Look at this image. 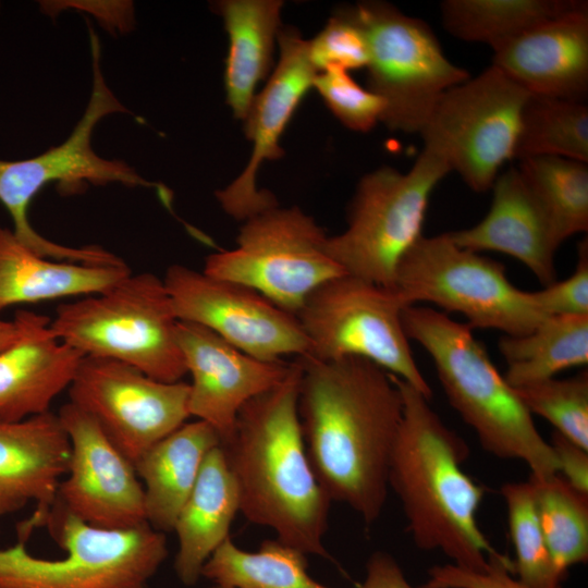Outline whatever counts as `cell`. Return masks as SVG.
Here are the masks:
<instances>
[{
	"mask_svg": "<svg viewBox=\"0 0 588 588\" xmlns=\"http://www.w3.org/2000/svg\"><path fill=\"white\" fill-rule=\"evenodd\" d=\"M298 358L297 411L315 477L332 501L372 525L387 501L402 392L393 375L364 358Z\"/></svg>",
	"mask_w": 588,
	"mask_h": 588,
	"instance_id": "obj_1",
	"label": "cell"
},
{
	"mask_svg": "<svg viewBox=\"0 0 588 588\" xmlns=\"http://www.w3.org/2000/svg\"><path fill=\"white\" fill-rule=\"evenodd\" d=\"M302 364L240 409L220 443L235 479L240 511L305 554L330 559L323 544L331 499L309 464L297 411Z\"/></svg>",
	"mask_w": 588,
	"mask_h": 588,
	"instance_id": "obj_2",
	"label": "cell"
},
{
	"mask_svg": "<svg viewBox=\"0 0 588 588\" xmlns=\"http://www.w3.org/2000/svg\"><path fill=\"white\" fill-rule=\"evenodd\" d=\"M393 377L404 406L388 485L400 499L413 541L420 550L444 553L457 566L481 571L498 551L477 524L485 490L462 468L469 448L428 397Z\"/></svg>",
	"mask_w": 588,
	"mask_h": 588,
	"instance_id": "obj_3",
	"label": "cell"
},
{
	"mask_svg": "<svg viewBox=\"0 0 588 588\" xmlns=\"http://www.w3.org/2000/svg\"><path fill=\"white\" fill-rule=\"evenodd\" d=\"M402 320L407 338L430 355L451 406L486 452L525 462L536 478L559 473L550 443L467 323L416 305L404 308Z\"/></svg>",
	"mask_w": 588,
	"mask_h": 588,
	"instance_id": "obj_4",
	"label": "cell"
},
{
	"mask_svg": "<svg viewBox=\"0 0 588 588\" xmlns=\"http://www.w3.org/2000/svg\"><path fill=\"white\" fill-rule=\"evenodd\" d=\"M89 36L93 87L82 118L62 144L28 159H0V203L12 219L13 233L39 256L78 264L114 265L119 262L114 254L99 246L69 247L54 243L37 232L28 219L32 200L50 183H57L59 191L65 195L79 193L88 184L156 186L126 162L105 159L93 149L91 137L96 125L109 114L127 110L105 81L100 66V44L90 26Z\"/></svg>",
	"mask_w": 588,
	"mask_h": 588,
	"instance_id": "obj_5",
	"label": "cell"
},
{
	"mask_svg": "<svg viewBox=\"0 0 588 588\" xmlns=\"http://www.w3.org/2000/svg\"><path fill=\"white\" fill-rule=\"evenodd\" d=\"M177 321L163 279L143 272L101 293L60 304L50 329L84 356L121 362L156 380L176 382L187 373Z\"/></svg>",
	"mask_w": 588,
	"mask_h": 588,
	"instance_id": "obj_6",
	"label": "cell"
},
{
	"mask_svg": "<svg viewBox=\"0 0 588 588\" xmlns=\"http://www.w3.org/2000/svg\"><path fill=\"white\" fill-rule=\"evenodd\" d=\"M42 526L65 555L35 556L22 540L0 547V588H146L168 554L164 534L148 523L124 530L101 529L57 500Z\"/></svg>",
	"mask_w": 588,
	"mask_h": 588,
	"instance_id": "obj_7",
	"label": "cell"
},
{
	"mask_svg": "<svg viewBox=\"0 0 588 588\" xmlns=\"http://www.w3.org/2000/svg\"><path fill=\"white\" fill-rule=\"evenodd\" d=\"M450 171L442 157L422 147L406 173L382 167L366 174L346 230L327 238L329 256L345 273L394 289L401 260L422 236L430 196Z\"/></svg>",
	"mask_w": 588,
	"mask_h": 588,
	"instance_id": "obj_8",
	"label": "cell"
},
{
	"mask_svg": "<svg viewBox=\"0 0 588 588\" xmlns=\"http://www.w3.org/2000/svg\"><path fill=\"white\" fill-rule=\"evenodd\" d=\"M407 305L395 289L344 273L317 287L296 317L308 341L307 357L367 359L407 382L429 400L402 315Z\"/></svg>",
	"mask_w": 588,
	"mask_h": 588,
	"instance_id": "obj_9",
	"label": "cell"
},
{
	"mask_svg": "<svg viewBox=\"0 0 588 588\" xmlns=\"http://www.w3.org/2000/svg\"><path fill=\"white\" fill-rule=\"evenodd\" d=\"M394 289L407 305L429 302L467 324L505 335L532 331L547 317L531 292L507 279L503 264L457 246L449 233L421 236L401 260Z\"/></svg>",
	"mask_w": 588,
	"mask_h": 588,
	"instance_id": "obj_10",
	"label": "cell"
},
{
	"mask_svg": "<svg viewBox=\"0 0 588 588\" xmlns=\"http://www.w3.org/2000/svg\"><path fill=\"white\" fill-rule=\"evenodd\" d=\"M369 48L368 89L385 102L381 121L392 131L419 134L441 96L467 81L431 27L382 1L351 7Z\"/></svg>",
	"mask_w": 588,
	"mask_h": 588,
	"instance_id": "obj_11",
	"label": "cell"
},
{
	"mask_svg": "<svg viewBox=\"0 0 588 588\" xmlns=\"http://www.w3.org/2000/svg\"><path fill=\"white\" fill-rule=\"evenodd\" d=\"M327 238L298 207L275 206L246 219L237 246L209 255L203 272L246 285L296 316L317 287L345 273Z\"/></svg>",
	"mask_w": 588,
	"mask_h": 588,
	"instance_id": "obj_12",
	"label": "cell"
},
{
	"mask_svg": "<svg viewBox=\"0 0 588 588\" xmlns=\"http://www.w3.org/2000/svg\"><path fill=\"white\" fill-rule=\"evenodd\" d=\"M530 96L494 65L448 89L420 131L424 147L449 164L466 185L490 189L514 159L522 109Z\"/></svg>",
	"mask_w": 588,
	"mask_h": 588,
	"instance_id": "obj_13",
	"label": "cell"
},
{
	"mask_svg": "<svg viewBox=\"0 0 588 588\" xmlns=\"http://www.w3.org/2000/svg\"><path fill=\"white\" fill-rule=\"evenodd\" d=\"M68 389L70 403L133 464L191 416L189 383L159 381L112 359L83 356Z\"/></svg>",
	"mask_w": 588,
	"mask_h": 588,
	"instance_id": "obj_14",
	"label": "cell"
},
{
	"mask_svg": "<svg viewBox=\"0 0 588 588\" xmlns=\"http://www.w3.org/2000/svg\"><path fill=\"white\" fill-rule=\"evenodd\" d=\"M163 282L179 320L203 326L257 359L308 354L297 317L246 285L182 265L170 266Z\"/></svg>",
	"mask_w": 588,
	"mask_h": 588,
	"instance_id": "obj_15",
	"label": "cell"
},
{
	"mask_svg": "<svg viewBox=\"0 0 588 588\" xmlns=\"http://www.w3.org/2000/svg\"><path fill=\"white\" fill-rule=\"evenodd\" d=\"M58 416L71 454L56 500L93 527L124 530L147 524L144 488L134 464L74 404H64Z\"/></svg>",
	"mask_w": 588,
	"mask_h": 588,
	"instance_id": "obj_16",
	"label": "cell"
},
{
	"mask_svg": "<svg viewBox=\"0 0 588 588\" xmlns=\"http://www.w3.org/2000/svg\"><path fill=\"white\" fill-rule=\"evenodd\" d=\"M279 63L245 119V133L253 142L252 157L242 174L216 193L222 208L238 220L278 206L273 195L258 191L256 175L265 160L283 155L280 137L299 101L313 87L317 70L309 58L308 40L293 28L279 29Z\"/></svg>",
	"mask_w": 588,
	"mask_h": 588,
	"instance_id": "obj_17",
	"label": "cell"
},
{
	"mask_svg": "<svg viewBox=\"0 0 588 588\" xmlns=\"http://www.w3.org/2000/svg\"><path fill=\"white\" fill-rule=\"evenodd\" d=\"M176 339L192 377L189 415L209 424L221 442L233 430L242 406L279 384L291 367L284 360L257 359L193 322L179 320Z\"/></svg>",
	"mask_w": 588,
	"mask_h": 588,
	"instance_id": "obj_18",
	"label": "cell"
},
{
	"mask_svg": "<svg viewBox=\"0 0 588 588\" xmlns=\"http://www.w3.org/2000/svg\"><path fill=\"white\" fill-rule=\"evenodd\" d=\"M70 454L58 414L47 412L17 421L0 418V517L29 502L36 504L34 514L17 526L20 540L26 541L41 527L68 473Z\"/></svg>",
	"mask_w": 588,
	"mask_h": 588,
	"instance_id": "obj_19",
	"label": "cell"
},
{
	"mask_svg": "<svg viewBox=\"0 0 588 588\" xmlns=\"http://www.w3.org/2000/svg\"><path fill=\"white\" fill-rule=\"evenodd\" d=\"M492 50V65L530 95L584 101L588 93V4L585 1Z\"/></svg>",
	"mask_w": 588,
	"mask_h": 588,
	"instance_id": "obj_20",
	"label": "cell"
},
{
	"mask_svg": "<svg viewBox=\"0 0 588 588\" xmlns=\"http://www.w3.org/2000/svg\"><path fill=\"white\" fill-rule=\"evenodd\" d=\"M486 217L471 228L448 232L460 247L499 252L524 264L543 284L555 281L554 257L561 246L555 230L518 168L500 173Z\"/></svg>",
	"mask_w": 588,
	"mask_h": 588,
	"instance_id": "obj_21",
	"label": "cell"
},
{
	"mask_svg": "<svg viewBox=\"0 0 588 588\" xmlns=\"http://www.w3.org/2000/svg\"><path fill=\"white\" fill-rule=\"evenodd\" d=\"M14 319L19 338L0 352V418L10 421L50 412L84 356L52 333L47 316L19 310Z\"/></svg>",
	"mask_w": 588,
	"mask_h": 588,
	"instance_id": "obj_22",
	"label": "cell"
},
{
	"mask_svg": "<svg viewBox=\"0 0 588 588\" xmlns=\"http://www.w3.org/2000/svg\"><path fill=\"white\" fill-rule=\"evenodd\" d=\"M238 511L237 486L218 445L207 454L173 527L179 541L174 571L183 585L199 580L207 560L230 537Z\"/></svg>",
	"mask_w": 588,
	"mask_h": 588,
	"instance_id": "obj_23",
	"label": "cell"
},
{
	"mask_svg": "<svg viewBox=\"0 0 588 588\" xmlns=\"http://www.w3.org/2000/svg\"><path fill=\"white\" fill-rule=\"evenodd\" d=\"M131 273L125 262L88 265L39 256L0 224V313L17 304L98 294Z\"/></svg>",
	"mask_w": 588,
	"mask_h": 588,
	"instance_id": "obj_24",
	"label": "cell"
},
{
	"mask_svg": "<svg viewBox=\"0 0 588 588\" xmlns=\"http://www.w3.org/2000/svg\"><path fill=\"white\" fill-rule=\"evenodd\" d=\"M221 440L207 422H185L158 441L134 464L143 480L147 523L173 531L180 510L192 492L207 454Z\"/></svg>",
	"mask_w": 588,
	"mask_h": 588,
	"instance_id": "obj_25",
	"label": "cell"
},
{
	"mask_svg": "<svg viewBox=\"0 0 588 588\" xmlns=\"http://www.w3.org/2000/svg\"><path fill=\"white\" fill-rule=\"evenodd\" d=\"M280 0H225L217 3L229 35L224 83L226 101L245 120L255 88L267 75L279 33Z\"/></svg>",
	"mask_w": 588,
	"mask_h": 588,
	"instance_id": "obj_26",
	"label": "cell"
},
{
	"mask_svg": "<svg viewBox=\"0 0 588 588\" xmlns=\"http://www.w3.org/2000/svg\"><path fill=\"white\" fill-rule=\"evenodd\" d=\"M499 351L513 388L554 378L588 363V316H551L523 335H505Z\"/></svg>",
	"mask_w": 588,
	"mask_h": 588,
	"instance_id": "obj_27",
	"label": "cell"
},
{
	"mask_svg": "<svg viewBox=\"0 0 588 588\" xmlns=\"http://www.w3.org/2000/svg\"><path fill=\"white\" fill-rule=\"evenodd\" d=\"M583 3L576 0H445L440 9L443 26L452 36L494 49Z\"/></svg>",
	"mask_w": 588,
	"mask_h": 588,
	"instance_id": "obj_28",
	"label": "cell"
},
{
	"mask_svg": "<svg viewBox=\"0 0 588 588\" xmlns=\"http://www.w3.org/2000/svg\"><path fill=\"white\" fill-rule=\"evenodd\" d=\"M307 566L305 553L278 539L247 552L228 537L207 560L201 576L228 588H330L313 579Z\"/></svg>",
	"mask_w": 588,
	"mask_h": 588,
	"instance_id": "obj_29",
	"label": "cell"
},
{
	"mask_svg": "<svg viewBox=\"0 0 588 588\" xmlns=\"http://www.w3.org/2000/svg\"><path fill=\"white\" fill-rule=\"evenodd\" d=\"M552 156L588 162L584 101L530 95L520 113L514 159Z\"/></svg>",
	"mask_w": 588,
	"mask_h": 588,
	"instance_id": "obj_30",
	"label": "cell"
},
{
	"mask_svg": "<svg viewBox=\"0 0 588 588\" xmlns=\"http://www.w3.org/2000/svg\"><path fill=\"white\" fill-rule=\"evenodd\" d=\"M518 170L561 243L588 231V167L586 162L541 156L519 160Z\"/></svg>",
	"mask_w": 588,
	"mask_h": 588,
	"instance_id": "obj_31",
	"label": "cell"
},
{
	"mask_svg": "<svg viewBox=\"0 0 588 588\" xmlns=\"http://www.w3.org/2000/svg\"><path fill=\"white\" fill-rule=\"evenodd\" d=\"M529 480L544 539L556 568L567 569L588 560V494L573 488L559 473Z\"/></svg>",
	"mask_w": 588,
	"mask_h": 588,
	"instance_id": "obj_32",
	"label": "cell"
},
{
	"mask_svg": "<svg viewBox=\"0 0 588 588\" xmlns=\"http://www.w3.org/2000/svg\"><path fill=\"white\" fill-rule=\"evenodd\" d=\"M505 502L511 539L516 560L517 579L531 588H556L565 574L561 573L550 554L540 525L536 491L528 479L507 482L501 487Z\"/></svg>",
	"mask_w": 588,
	"mask_h": 588,
	"instance_id": "obj_33",
	"label": "cell"
},
{
	"mask_svg": "<svg viewBox=\"0 0 588 588\" xmlns=\"http://www.w3.org/2000/svg\"><path fill=\"white\" fill-rule=\"evenodd\" d=\"M530 415L547 419L555 431L588 450V372L514 388Z\"/></svg>",
	"mask_w": 588,
	"mask_h": 588,
	"instance_id": "obj_34",
	"label": "cell"
},
{
	"mask_svg": "<svg viewBox=\"0 0 588 588\" xmlns=\"http://www.w3.org/2000/svg\"><path fill=\"white\" fill-rule=\"evenodd\" d=\"M313 87L347 128L368 132L382 119L384 100L363 88L347 71L330 69L319 72L314 78Z\"/></svg>",
	"mask_w": 588,
	"mask_h": 588,
	"instance_id": "obj_35",
	"label": "cell"
},
{
	"mask_svg": "<svg viewBox=\"0 0 588 588\" xmlns=\"http://www.w3.org/2000/svg\"><path fill=\"white\" fill-rule=\"evenodd\" d=\"M308 46L310 61L318 73L330 69L348 72L366 68L369 61L366 34L351 8L335 13L323 29L308 40Z\"/></svg>",
	"mask_w": 588,
	"mask_h": 588,
	"instance_id": "obj_36",
	"label": "cell"
},
{
	"mask_svg": "<svg viewBox=\"0 0 588 588\" xmlns=\"http://www.w3.org/2000/svg\"><path fill=\"white\" fill-rule=\"evenodd\" d=\"M421 588H531L514 577V563L499 552L489 556L481 571L457 566L453 563L433 565ZM562 588V586L556 587Z\"/></svg>",
	"mask_w": 588,
	"mask_h": 588,
	"instance_id": "obj_37",
	"label": "cell"
},
{
	"mask_svg": "<svg viewBox=\"0 0 588 588\" xmlns=\"http://www.w3.org/2000/svg\"><path fill=\"white\" fill-rule=\"evenodd\" d=\"M532 299L546 316H588V241L577 246V262L573 273L531 292Z\"/></svg>",
	"mask_w": 588,
	"mask_h": 588,
	"instance_id": "obj_38",
	"label": "cell"
},
{
	"mask_svg": "<svg viewBox=\"0 0 588 588\" xmlns=\"http://www.w3.org/2000/svg\"><path fill=\"white\" fill-rule=\"evenodd\" d=\"M40 2V8H75L90 12L110 32L126 33L134 27V5L130 1Z\"/></svg>",
	"mask_w": 588,
	"mask_h": 588,
	"instance_id": "obj_39",
	"label": "cell"
},
{
	"mask_svg": "<svg viewBox=\"0 0 588 588\" xmlns=\"http://www.w3.org/2000/svg\"><path fill=\"white\" fill-rule=\"evenodd\" d=\"M559 474L576 490L588 494V450L554 431L550 440Z\"/></svg>",
	"mask_w": 588,
	"mask_h": 588,
	"instance_id": "obj_40",
	"label": "cell"
},
{
	"mask_svg": "<svg viewBox=\"0 0 588 588\" xmlns=\"http://www.w3.org/2000/svg\"><path fill=\"white\" fill-rule=\"evenodd\" d=\"M360 588H414L397 561L388 552H373L366 563V576Z\"/></svg>",
	"mask_w": 588,
	"mask_h": 588,
	"instance_id": "obj_41",
	"label": "cell"
},
{
	"mask_svg": "<svg viewBox=\"0 0 588 588\" xmlns=\"http://www.w3.org/2000/svg\"><path fill=\"white\" fill-rule=\"evenodd\" d=\"M20 328L15 319L5 320L0 317V352L16 341Z\"/></svg>",
	"mask_w": 588,
	"mask_h": 588,
	"instance_id": "obj_42",
	"label": "cell"
},
{
	"mask_svg": "<svg viewBox=\"0 0 588 588\" xmlns=\"http://www.w3.org/2000/svg\"><path fill=\"white\" fill-rule=\"evenodd\" d=\"M208 588H228V587H223V586H219V585H213V586L208 587Z\"/></svg>",
	"mask_w": 588,
	"mask_h": 588,
	"instance_id": "obj_43",
	"label": "cell"
},
{
	"mask_svg": "<svg viewBox=\"0 0 588 588\" xmlns=\"http://www.w3.org/2000/svg\"><path fill=\"white\" fill-rule=\"evenodd\" d=\"M0 8H1V3H0Z\"/></svg>",
	"mask_w": 588,
	"mask_h": 588,
	"instance_id": "obj_44",
	"label": "cell"
}]
</instances>
